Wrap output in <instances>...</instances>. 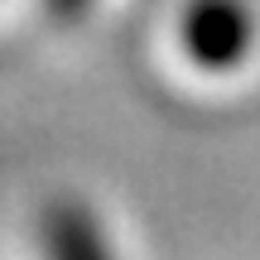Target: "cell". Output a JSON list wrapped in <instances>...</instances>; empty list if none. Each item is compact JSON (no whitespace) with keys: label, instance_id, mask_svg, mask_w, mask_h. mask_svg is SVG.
I'll use <instances>...</instances> for the list:
<instances>
[{"label":"cell","instance_id":"3957f363","mask_svg":"<svg viewBox=\"0 0 260 260\" xmlns=\"http://www.w3.org/2000/svg\"><path fill=\"white\" fill-rule=\"evenodd\" d=\"M44 5H48V15H53L58 24H73V19L87 15V5H92V0H44Z\"/></svg>","mask_w":260,"mask_h":260},{"label":"cell","instance_id":"6da1fadb","mask_svg":"<svg viewBox=\"0 0 260 260\" xmlns=\"http://www.w3.org/2000/svg\"><path fill=\"white\" fill-rule=\"evenodd\" d=\"M178 34H183V48L198 68L226 73L251 53L255 15L246 10V0H188Z\"/></svg>","mask_w":260,"mask_h":260},{"label":"cell","instance_id":"7a4b0ae2","mask_svg":"<svg viewBox=\"0 0 260 260\" xmlns=\"http://www.w3.org/2000/svg\"><path fill=\"white\" fill-rule=\"evenodd\" d=\"M39 246H44V260H116L96 212L77 198H53L44 207Z\"/></svg>","mask_w":260,"mask_h":260}]
</instances>
